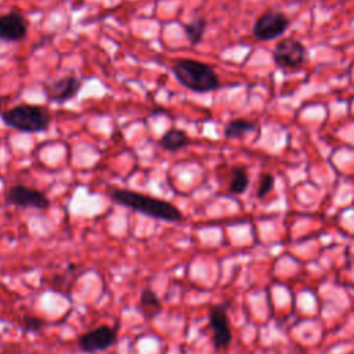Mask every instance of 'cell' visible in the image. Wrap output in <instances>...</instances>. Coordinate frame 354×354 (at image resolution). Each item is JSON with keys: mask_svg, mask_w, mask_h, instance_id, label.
I'll list each match as a JSON object with an SVG mask.
<instances>
[{"mask_svg": "<svg viewBox=\"0 0 354 354\" xmlns=\"http://www.w3.org/2000/svg\"><path fill=\"white\" fill-rule=\"evenodd\" d=\"M109 196L113 202L155 220L167 223H180L184 220L181 210L162 198L145 195L129 188H113L109 191Z\"/></svg>", "mask_w": 354, "mask_h": 354, "instance_id": "cell-1", "label": "cell"}, {"mask_svg": "<svg viewBox=\"0 0 354 354\" xmlns=\"http://www.w3.org/2000/svg\"><path fill=\"white\" fill-rule=\"evenodd\" d=\"M177 82L194 93H210L220 87V79L214 69L196 59H177L171 65Z\"/></svg>", "mask_w": 354, "mask_h": 354, "instance_id": "cell-2", "label": "cell"}, {"mask_svg": "<svg viewBox=\"0 0 354 354\" xmlns=\"http://www.w3.org/2000/svg\"><path fill=\"white\" fill-rule=\"evenodd\" d=\"M3 123L21 133H44L50 127L51 116L44 106L19 104L0 112Z\"/></svg>", "mask_w": 354, "mask_h": 354, "instance_id": "cell-3", "label": "cell"}, {"mask_svg": "<svg viewBox=\"0 0 354 354\" xmlns=\"http://www.w3.org/2000/svg\"><path fill=\"white\" fill-rule=\"evenodd\" d=\"M4 202L8 206H15L19 209L44 210L50 206V199L43 191L24 184H14L7 188L4 194Z\"/></svg>", "mask_w": 354, "mask_h": 354, "instance_id": "cell-4", "label": "cell"}, {"mask_svg": "<svg viewBox=\"0 0 354 354\" xmlns=\"http://www.w3.org/2000/svg\"><path fill=\"white\" fill-rule=\"evenodd\" d=\"M307 48L296 39L286 37L277 43L272 50V61L279 69H295L304 64Z\"/></svg>", "mask_w": 354, "mask_h": 354, "instance_id": "cell-5", "label": "cell"}, {"mask_svg": "<svg viewBox=\"0 0 354 354\" xmlns=\"http://www.w3.org/2000/svg\"><path fill=\"white\" fill-rule=\"evenodd\" d=\"M289 18L275 10H268L263 12L254 22L252 33L260 41H268L279 37L289 28Z\"/></svg>", "mask_w": 354, "mask_h": 354, "instance_id": "cell-6", "label": "cell"}, {"mask_svg": "<svg viewBox=\"0 0 354 354\" xmlns=\"http://www.w3.org/2000/svg\"><path fill=\"white\" fill-rule=\"evenodd\" d=\"M118 340V328L109 325H100L77 337V347L83 353H98L112 347Z\"/></svg>", "mask_w": 354, "mask_h": 354, "instance_id": "cell-7", "label": "cell"}, {"mask_svg": "<svg viewBox=\"0 0 354 354\" xmlns=\"http://www.w3.org/2000/svg\"><path fill=\"white\" fill-rule=\"evenodd\" d=\"M209 326L212 329V343L216 350H225L232 340L227 307L214 304L209 310Z\"/></svg>", "mask_w": 354, "mask_h": 354, "instance_id": "cell-8", "label": "cell"}, {"mask_svg": "<svg viewBox=\"0 0 354 354\" xmlns=\"http://www.w3.org/2000/svg\"><path fill=\"white\" fill-rule=\"evenodd\" d=\"M82 87V80L75 75L59 77L55 82L44 86V94L53 104H64L75 98Z\"/></svg>", "mask_w": 354, "mask_h": 354, "instance_id": "cell-9", "label": "cell"}, {"mask_svg": "<svg viewBox=\"0 0 354 354\" xmlns=\"http://www.w3.org/2000/svg\"><path fill=\"white\" fill-rule=\"evenodd\" d=\"M28 24L19 11H11L0 15V40L7 43L21 41L26 37Z\"/></svg>", "mask_w": 354, "mask_h": 354, "instance_id": "cell-10", "label": "cell"}, {"mask_svg": "<svg viewBox=\"0 0 354 354\" xmlns=\"http://www.w3.org/2000/svg\"><path fill=\"white\" fill-rule=\"evenodd\" d=\"M137 308L145 321H153L162 311V301L151 288H145L140 295Z\"/></svg>", "mask_w": 354, "mask_h": 354, "instance_id": "cell-11", "label": "cell"}, {"mask_svg": "<svg viewBox=\"0 0 354 354\" xmlns=\"http://www.w3.org/2000/svg\"><path fill=\"white\" fill-rule=\"evenodd\" d=\"M188 144H189V137L187 136V133L184 130L174 129V127L169 129L159 140V145L165 151H170V152L180 151L185 148Z\"/></svg>", "mask_w": 354, "mask_h": 354, "instance_id": "cell-12", "label": "cell"}, {"mask_svg": "<svg viewBox=\"0 0 354 354\" xmlns=\"http://www.w3.org/2000/svg\"><path fill=\"white\" fill-rule=\"evenodd\" d=\"M256 124L248 119H232L224 127L225 138H242L245 134L253 131Z\"/></svg>", "mask_w": 354, "mask_h": 354, "instance_id": "cell-13", "label": "cell"}, {"mask_svg": "<svg viewBox=\"0 0 354 354\" xmlns=\"http://www.w3.org/2000/svg\"><path fill=\"white\" fill-rule=\"evenodd\" d=\"M206 19L205 18H194L192 21L189 22H184L181 24L183 29H184V33L188 39V41L192 44V46H196L202 41L203 39V33H205V29H206Z\"/></svg>", "mask_w": 354, "mask_h": 354, "instance_id": "cell-14", "label": "cell"}, {"mask_svg": "<svg viewBox=\"0 0 354 354\" xmlns=\"http://www.w3.org/2000/svg\"><path fill=\"white\" fill-rule=\"evenodd\" d=\"M249 185V176L245 167L242 166H235L231 170V180H230V185L228 189L231 194L239 195L243 194L248 189Z\"/></svg>", "mask_w": 354, "mask_h": 354, "instance_id": "cell-15", "label": "cell"}, {"mask_svg": "<svg viewBox=\"0 0 354 354\" xmlns=\"http://www.w3.org/2000/svg\"><path fill=\"white\" fill-rule=\"evenodd\" d=\"M43 326H44V321L39 317H35V315H25L22 318V322H21V328L24 330L30 332V333L39 332Z\"/></svg>", "mask_w": 354, "mask_h": 354, "instance_id": "cell-16", "label": "cell"}, {"mask_svg": "<svg viewBox=\"0 0 354 354\" xmlns=\"http://www.w3.org/2000/svg\"><path fill=\"white\" fill-rule=\"evenodd\" d=\"M274 183H275V180H274L272 174H268V173L263 174L260 177L259 187H257V198H264L268 192H271L274 188Z\"/></svg>", "mask_w": 354, "mask_h": 354, "instance_id": "cell-17", "label": "cell"}]
</instances>
